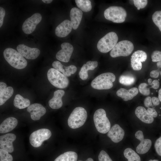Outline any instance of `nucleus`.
<instances>
[{
  "label": "nucleus",
  "instance_id": "nucleus-1",
  "mask_svg": "<svg viewBox=\"0 0 161 161\" xmlns=\"http://www.w3.org/2000/svg\"><path fill=\"white\" fill-rule=\"evenodd\" d=\"M3 55L8 64L15 68L23 69L27 65L26 60L18 51L13 49H6L4 51Z\"/></svg>",
  "mask_w": 161,
  "mask_h": 161
},
{
  "label": "nucleus",
  "instance_id": "nucleus-2",
  "mask_svg": "<svg viewBox=\"0 0 161 161\" xmlns=\"http://www.w3.org/2000/svg\"><path fill=\"white\" fill-rule=\"evenodd\" d=\"M115 78V75L112 73H103L92 80L91 86L93 88L98 90L109 89L113 86V82Z\"/></svg>",
  "mask_w": 161,
  "mask_h": 161
},
{
  "label": "nucleus",
  "instance_id": "nucleus-3",
  "mask_svg": "<svg viewBox=\"0 0 161 161\" xmlns=\"http://www.w3.org/2000/svg\"><path fill=\"white\" fill-rule=\"evenodd\" d=\"M87 117V112L84 108L77 107L73 110L68 118V125L72 129L79 128L84 125Z\"/></svg>",
  "mask_w": 161,
  "mask_h": 161
},
{
  "label": "nucleus",
  "instance_id": "nucleus-4",
  "mask_svg": "<svg viewBox=\"0 0 161 161\" xmlns=\"http://www.w3.org/2000/svg\"><path fill=\"white\" fill-rule=\"evenodd\" d=\"M93 120L96 129L100 133L106 134L110 129L111 124L104 109H99L95 111Z\"/></svg>",
  "mask_w": 161,
  "mask_h": 161
},
{
  "label": "nucleus",
  "instance_id": "nucleus-5",
  "mask_svg": "<svg viewBox=\"0 0 161 161\" xmlns=\"http://www.w3.org/2000/svg\"><path fill=\"white\" fill-rule=\"evenodd\" d=\"M104 15L107 19L115 23L124 22L127 16L125 10L121 7L112 6L104 11Z\"/></svg>",
  "mask_w": 161,
  "mask_h": 161
},
{
  "label": "nucleus",
  "instance_id": "nucleus-6",
  "mask_svg": "<svg viewBox=\"0 0 161 161\" xmlns=\"http://www.w3.org/2000/svg\"><path fill=\"white\" fill-rule=\"evenodd\" d=\"M118 40V37L116 33L109 32L99 41L97 44V48L102 53H107L114 47Z\"/></svg>",
  "mask_w": 161,
  "mask_h": 161
},
{
  "label": "nucleus",
  "instance_id": "nucleus-7",
  "mask_svg": "<svg viewBox=\"0 0 161 161\" xmlns=\"http://www.w3.org/2000/svg\"><path fill=\"white\" fill-rule=\"evenodd\" d=\"M47 77L50 83L57 88L64 89L68 86L69 81L67 77L54 68L48 70Z\"/></svg>",
  "mask_w": 161,
  "mask_h": 161
},
{
  "label": "nucleus",
  "instance_id": "nucleus-8",
  "mask_svg": "<svg viewBox=\"0 0 161 161\" xmlns=\"http://www.w3.org/2000/svg\"><path fill=\"white\" fill-rule=\"evenodd\" d=\"M134 48L132 42L127 40H123L116 44L111 50L110 54L112 58L127 56L131 53Z\"/></svg>",
  "mask_w": 161,
  "mask_h": 161
},
{
  "label": "nucleus",
  "instance_id": "nucleus-9",
  "mask_svg": "<svg viewBox=\"0 0 161 161\" xmlns=\"http://www.w3.org/2000/svg\"><path fill=\"white\" fill-rule=\"evenodd\" d=\"M51 135V131L48 129H38L30 134L29 138L30 143L34 147H39L44 141L49 139Z\"/></svg>",
  "mask_w": 161,
  "mask_h": 161
},
{
  "label": "nucleus",
  "instance_id": "nucleus-10",
  "mask_svg": "<svg viewBox=\"0 0 161 161\" xmlns=\"http://www.w3.org/2000/svg\"><path fill=\"white\" fill-rule=\"evenodd\" d=\"M42 18L40 13H36L27 18L22 26V30L26 34H30L32 32L37 25L41 22Z\"/></svg>",
  "mask_w": 161,
  "mask_h": 161
},
{
  "label": "nucleus",
  "instance_id": "nucleus-11",
  "mask_svg": "<svg viewBox=\"0 0 161 161\" xmlns=\"http://www.w3.org/2000/svg\"><path fill=\"white\" fill-rule=\"evenodd\" d=\"M135 136L140 141L136 148L137 152L140 154H144L148 152L151 145V140L149 139H144L143 132L140 130L135 133Z\"/></svg>",
  "mask_w": 161,
  "mask_h": 161
},
{
  "label": "nucleus",
  "instance_id": "nucleus-12",
  "mask_svg": "<svg viewBox=\"0 0 161 161\" xmlns=\"http://www.w3.org/2000/svg\"><path fill=\"white\" fill-rule=\"evenodd\" d=\"M18 51L23 57L28 59H34L40 55V50L35 48H31L22 44L18 45L16 48Z\"/></svg>",
  "mask_w": 161,
  "mask_h": 161
},
{
  "label": "nucleus",
  "instance_id": "nucleus-13",
  "mask_svg": "<svg viewBox=\"0 0 161 161\" xmlns=\"http://www.w3.org/2000/svg\"><path fill=\"white\" fill-rule=\"evenodd\" d=\"M147 58V54L144 51L138 50L134 52L131 59V64L132 69L135 70H141L142 66L141 63L145 62Z\"/></svg>",
  "mask_w": 161,
  "mask_h": 161
},
{
  "label": "nucleus",
  "instance_id": "nucleus-14",
  "mask_svg": "<svg viewBox=\"0 0 161 161\" xmlns=\"http://www.w3.org/2000/svg\"><path fill=\"white\" fill-rule=\"evenodd\" d=\"M61 49L56 54V58L60 61L64 62H68L73 51V47L70 43L64 42L61 45Z\"/></svg>",
  "mask_w": 161,
  "mask_h": 161
},
{
  "label": "nucleus",
  "instance_id": "nucleus-15",
  "mask_svg": "<svg viewBox=\"0 0 161 161\" xmlns=\"http://www.w3.org/2000/svg\"><path fill=\"white\" fill-rule=\"evenodd\" d=\"M16 138V135L13 133H8L0 136V148L10 153L13 152L14 148L13 143Z\"/></svg>",
  "mask_w": 161,
  "mask_h": 161
},
{
  "label": "nucleus",
  "instance_id": "nucleus-16",
  "mask_svg": "<svg viewBox=\"0 0 161 161\" xmlns=\"http://www.w3.org/2000/svg\"><path fill=\"white\" fill-rule=\"evenodd\" d=\"M27 111L30 114L31 119L34 120H39L46 113L45 108L41 104L35 103L27 107Z\"/></svg>",
  "mask_w": 161,
  "mask_h": 161
},
{
  "label": "nucleus",
  "instance_id": "nucleus-17",
  "mask_svg": "<svg viewBox=\"0 0 161 161\" xmlns=\"http://www.w3.org/2000/svg\"><path fill=\"white\" fill-rule=\"evenodd\" d=\"M125 134L124 130L117 124H115L110 128L107 135L114 143H117L123 139Z\"/></svg>",
  "mask_w": 161,
  "mask_h": 161
},
{
  "label": "nucleus",
  "instance_id": "nucleus-18",
  "mask_svg": "<svg viewBox=\"0 0 161 161\" xmlns=\"http://www.w3.org/2000/svg\"><path fill=\"white\" fill-rule=\"evenodd\" d=\"M72 28L70 21L65 20L56 27L55 31V34L58 37H65L71 32Z\"/></svg>",
  "mask_w": 161,
  "mask_h": 161
},
{
  "label": "nucleus",
  "instance_id": "nucleus-19",
  "mask_svg": "<svg viewBox=\"0 0 161 161\" xmlns=\"http://www.w3.org/2000/svg\"><path fill=\"white\" fill-rule=\"evenodd\" d=\"M53 68L61 72L66 76L69 77L72 74H74L77 71L76 67L73 65H71L68 66H65L63 65L60 62L55 61L52 64Z\"/></svg>",
  "mask_w": 161,
  "mask_h": 161
},
{
  "label": "nucleus",
  "instance_id": "nucleus-20",
  "mask_svg": "<svg viewBox=\"0 0 161 161\" xmlns=\"http://www.w3.org/2000/svg\"><path fill=\"white\" fill-rule=\"evenodd\" d=\"M64 94V91L62 90L55 91L53 97L49 101V106L53 109H57L61 107L63 105L62 98Z\"/></svg>",
  "mask_w": 161,
  "mask_h": 161
},
{
  "label": "nucleus",
  "instance_id": "nucleus-21",
  "mask_svg": "<svg viewBox=\"0 0 161 161\" xmlns=\"http://www.w3.org/2000/svg\"><path fill=\"white\" fill-rule=\"evenodd\" d=\"M83 13L80 9L73 7L70 11L71 22L73 29L76 30L78 27L81 20Z\"/></svg>",
  "mask_w": 161,
  "mask_h": 161
},
{
  "label": "nucleus",
  "instance_id": "nucleus-22",
  "mask_svg": "<svg viewBox=\"0 0 161 161\" xmlns=\"http://www.w3.org/2000/svg\"><path fill=\"white\" fill-rule=\"evenodd\" d=\"M18 123L17 119L14 117L6 118L0 124V133H6L11 131L16 127Z\"/></svg>",
  "mask_w": 161,
  "mask_h": 161
},
{
  "label": "nucleus",
  "instance_id": "nucleus-23",
  "mask_svg": "<svg viewBox=\"0 0 161 161\" xmlns=\"http://www.w3.org/2000/svg\"><path fill=\"white\" fill-rule=\"evenodd\" d=\"M135 114L142 122L150 124L154 121L153 117L149 114L145 108L142 106H138L135 109Z\"/></svg>",
  "mask_w": 161,
  "mask_h": 161
},
{
  "label": "nucleus",
  "instance_id": "nucleus-24",
  "mask_svg": "<svg viewBox=\"0 0 161 161\" xmlns=\"http://www.w3.org/2000/svg\"><path fill=\"white\" fill-rule=\"evenodd\" d=\"M138 93V90L136 87L132 88L128 90L124 88H121L116 92L117 95L125 101L132 99Z\"/></svg>",
  "mask_w": 161,
  "mask_h": 161
},
{
  "label": "nucleus",
  "instance_id": "nucleus-25",
  "mask_svg": "<svg viewBox=\"0 0 161 161\" xmlns=\"http://www.w3.org/2000/svg\"><path fill=\"white\" fill-rule=\"evenodd\" d=\"M30 100L24 98L19 94L16 95L13 101V105L16 108L20 109L28 107L30 105Z\"/></svg>",
  "mask_w": 161,
  "mask_h": 161
},
{
  "label": "nucleus",
  "instance_id": "nucleus-26",
  "mask_svg": "<svg viewBox=\"0 0 161 161\" xmlns=\"http://www.w3.org/2000/svg\"><path fill=\"white\" fill-rule=\"evenodd\" d=\"M77 159L78 155L76 152L69 151L59 155L54 161H77Z\"/></svg>",
  "mask_w": 161,
  "mask_h": 161
},
{
  "label": "nucleus",
  "instance_id": "nucleus-27",
  "mask_svg": "<svg viewBox=\"0 0 161 161\" xmlns=\"http://www.w3.org/2000/svg\"><path fill=\"white\" fill-rule=\"evenodd\" d=\"M13 88L8 86L0 93V105L3 104L12 95L13 93Z\"/></svg>",
  "mask_w": 161,
  "mask_h": 161
},
{
  "label": "nucleus",
  "instance_id": "nucleus-28",
  "mask_svg": "<svg viewBox=\"0 0 161 161\" xmlns=\"http://www.w3.org/2000/svg\"><path fill=\"white\" fill-rule=\"evenodd\" d=\"M124 157L128 161H140L139 156L131 148H128L126 149L123 152Z\"/></svg>",
  "mask_w": 161,
  "mask_h": 161
},
{
  "label": "nucleus",
  "instance_id": "nucleus-29",
  "mask_svg": "<svg viewBox=\"0 0 161 161\" xmlns=\"http://www.w3.org/2000/svg\"><path fill=\"white\" fill-rule=\"evenodd\" d=\"M75 2L77 7L84 12L90 11L92 8L91 1L89 0H76Z\"/></svg>",
  "mask_w": 161,
  "mask_h": 161
},
{
  "label": "nucleus",
  "instance_id": "nucleus-30",
  "mask_svg": "<svg viewBox=\"0 0 161 161\" xmlns=\"http://www.w3.org/2000/svg\"><path fill=\"white\" fill-rule=\"evenodd\" d=\"M135 80V78L133 75H128L120 76L119 80V81L120 83L126 86L132 84Z\"/></svg>",
  "mask_w": 161,
  "mask_h": 161
},
{
  "label": "nucleus",
  "instance_id": "nucleus-31",
  "mask_svg": "<svg viewBox=\"0 0 161 161\" xmlns=\"http://www.w3.org/2000/svg\"><path fill=\"white\" fill-rule=\"evenodd\" d=\"M95 69V68L90 66L86 64H84L81 68L79 73L80 78L83 80L87 79L88 77V71L89 70H93Z\"/></svg>",
  "mask_w": 161,
  "mask_h": 161
},
{
  "label": "nucleus",
  "instance_id": "nucleus-32",
  "mask_svg": "<svg viewBox=\"0 0 161 161\" xmlns=\"http://www.w3.org/2000/svg\"><path fill=\"white\" fill-rule=\"evenodd\" d=\"M152 19L161 32V10L155 11L152 16Z\"/></svg>",
  "mask_w": 161,
  "mask_h": 161
},
{
  "label": "nucleus",
  "instance_id": "nucleus-33",
  "mask_svg": "<svg viewBox=\"0 0 161 161\" xmlns=\"http://www.w3.org/2000/svg\"><path fill=\"white\" fill-rule=\"evenodd\" d=\"M7 151L0 149V161H13V158Z\"/></svg>",
  "mask_w": 161,
  "mask_h": 161
},
{
  "label": "nucleus",
  "instance_id": "nucleus-34",
  "mask_svg": "<svg viewBox=\"0 0 161 161\" xmlns=\"http://www.w3.org/2000/svg\"><path fill=\"white\" fill-rule=\"evenodd\" d=\"M148 85L145 83H140L138 86V90L143 95L148 96L150 93L149 88H147Z\"/></svg>",
  "mask_w": 161,
  "mask_h": 161
},
{
  "label": "nucleus",
  "instance_id": "nucleus-35",
  "mask_svg": "<svg viewBox=\"0 0 161 161\" xmlns=\"http://www.w3.org/2000/svg\"><path fill=\"white\" fill-rule=\"evenodd\" d=\"M99 161H113L109 155L104 150H102L98 157Z\"/></svg>",
  "mask_w": 161,
  "mask_h": 161
},
{
  "label": "nucleus",
  "instance_id": "nucleus-36",
  "mask_svg": "<svg viewBox=\"0 0 161 161\" xmlns=\"http://www.w3.org/2000/svg\"><path fill=\"white\" fill-rule=\"evenodd\" d=\"M151 58L153 62L161 61V52L158 50L154 51L151 54Z\"/></svg>",
  "mask_w": 161,
  "mask_h": 161
},
{
  "label": "nucleus",
  "instance_id": "nucleus-37",
  "mask_svg": "<svg viewBox=\"0 0 161 161\" xmlns=\"http://www.w3.org/2000/svg\"><path fill=\"white\" fill-rule=\"evenodd\" d=\"M134 6L137 8L142 9L146 7L147 4V0H134Z\"/></svg>",
  "mask_w": 161,
  "mask_h": 161
},
{
  "label": "nucleus",
  "instance_id": "nucleus-38",
  "mask_svg": "<svg viewBox=\"0 0 161 161\" xmlns=\"http://www.w3.org/2000/svg\"><path fill=\"white\" fill-rule=\"evenodd\" d=\"M154 146L157 153L161 156V136L156 140Z\"/></svg>",
  "mask_w": 161,
  "mask_h": 161
},
{
  "label": "nucleus",
  "instance_id": "nucleus-39",
  "mask_svg": "<svg viewBox=\"0 0 161 161\" xmlns=\"http://www.w3.org/2000/svg\"><path fill=\"white\" fill-rule=\"evenodd\" d=\"M151 98L150 97H146L144 100V103L145 106L148 108L151 106L154 108V106L152 103Z\"/></svg>",
  "mask_w": 161,
  "mask_h": 161
},
{
  "label": "nucleus",
  "instance_id": "nucleus-40",
  "mask_svg": "<svg viewBox=\"0 0 161 161\" xmlns=\"http://www.w3.org/2000/svg\"><path fill=\"white\" fill-rule=\"evenodd\" d=\"M5 14V11L4 9L1 7H0V27L2 26L3 23L4 17Z\"/></svg>",
  "mask_w": 161,
  "mask_h": 161
},
{
  "label": "nucleus",
  "instance_id": "nucleus-41",
  "mask_svg": "<svg viewBox=\"0 0 161 161\" xmlns=\"http://www.w3.org/2000/svg\"><path fill=\"white\" fill-rule=\"evenodd\" d=\"M160 72L159 69L152 71L150 73L151 77L154 78H157L159 75Z\"/></svg>",
  "mask_w": 161,
  "mask_h": 161
},
{
  "label": "nucleus",
  "instance_id": "nucleus-42",
  "mask_svg": "<svg viewBox=\"0 0 161 161\" xmlns=\"http://www.w3.org/2000/svg\"><path fill=\"white\" fill-rule=\"evenodd\" d=\"M147 111L153 117H157V113L154 108L148 107L147 109Z\"/></svg>",
  "mask_w": 161,
  "mask_h": 161
},
{
  "label": "nucleus",
  "instance_id": "nucleus-43",
  "mask_svg": "<svg viewBox=\"0 0 161 161\" xmlns=\"http://www.w3.org/2000/svg\"><path fill=\"white\" fill-rule=\"evenodd\" d=\"M149 85L151 86V88L154 89H157L159 87L160 83L158 80H155L153 81Z\"/></svg>",
  "mask_w": 161,
  "mask_h": 161
},
{
  "label": "nucleus",
  "instance_id": "nucleus-44",
  "mask_svg": "<svg viewBox=\"0 0 161 161\" xmlns=\"http://www.w3.org/2000/svg\"><path fill=\"white\" fill-rule=\"evenodd\" d=\"M88 65L95 68L97 67L98 65V63L96 61H88L86 63Z\"/></svg>",
  "mask_w": 161,
  "mask_h": 161
},
{
  "label": "nucleus",
  "instance_id": "nucleus-45",
  "mask_svg": "<svg viewBox=\"0 0 161 161\" xmlns=\"http://www.w3.org/2000/svg\"><path fill=\"white\" fill-rule=\"evenodd\" d=\"M152 102L154 106L158 105L160 103V100L158 98L153 97L152 98Z\"/></svg>",
  "mask_w": 161,
  "mask_h": 161
},
{
  "label": "nucleus",
  "instance_id": "nucleus-46",
  "mask_svg": "<svg viewBox=\"0 0 161 161\" xmlns=\"http://www.w3.org/2000/svg\"><path fill=\"white\" fill-rule=\"evenodd\" d=\"M6 87V84L3 82H0V93Z\"/></svg>",
  "mask_w": 161,
  "mask_h": 161
},
{
  "label": "nucleus",
  "instance_id": "nucleus-47",
  "mask_svg": "<svg viewBox=\"0 0 161 161\" xmlns=\"http://www.w3.org/2000/svg\"><path fill=\"white\" fill-rule=\"evenodd\" d=\"M42 1L44 3L46 4H49L52 1V0H42Z\"/></svg>",
  "mask_w": 161,
  "mask_h": 161
},
{
  "label": "nucleus",
  "instance_id": "nucleus-48",
  "mask_svg": "<svg viewBox=\"0 0 161 161\" xmlns=\"http://www.w3.org/2000/svg\"><path fill=\"white\" fill-rule=\"evenodd\" d=\"M158 97L160 101L161 102V88L158 91Z\"/></svg>",
  "mask_w": 161,
  "mask_h": 161
},
{
  "label": "nucleus",
  "instance_id": "nucleus-49",
  "mask_svg": "<svg viewBox=\"0 0 161 161\" xmlns=\"http://www.w3.org/2000/svg\"><path fill=\"white\" fill-rule=\"evenodd\" d=\"M157 65L158 69H161V61L158 62L157 63Z\"/></svg>",
  "mask_w": 161,
  "mask_h": 161
},
{
  "label": "nucleus",
  "instance_id": "nucleus-50",
  "mask_svg": "<svg viewBox=\"0 0 161 161\" xmlns=\"http://www.w3.org/2000/svg\"><path fill=\"white\" fill-rule=\"evenodd\" d=\"M78 161H83L81 160H79ZM94 161L93 159L91 158H88L86 161Z\"/></svg>",
  "mask_w": 161,
  "mask_h": 161
},
{
  "label": "nucleus",
  "instance_id": "nucleus-51",
  "mask_svg": "<svg viewBox=\"0 0 161 161\" xmlns=\"http://www.w3.org/2000/svg\"><path fill=\"white\" fill-rule=\"evenodd\" d=\"M148 84L149 85L152 82V79L151 78H149L148 80Z\"/></svg>",
  "mask_w": 161,
  "mask_h": 161
},
{
  "label": "nucleus",
  "instance_id": "nucleus-52",
  "mask_svg": "<svg viewBox=\"0 0 161 161\" xmlns=\"http://www.w3.org/2000/svg\"><path fill=\"white\" fill-rule=\"evenodd\" d=\"M148 161H158L157 160H150Z\"/></svg>",
  "mask_w": 161,
  "mask_h": 161
},
{
  "label": "nucleus",
  "instance_id": "nucleus-53",
  "mask_svg": "<svg viewBox=\"0 0 161 161\" xmlns=\"http://www.w3.org/2000/svg\"><path fill=\"white\" fill-rule=\"evenodd\" d=\"M160 75H161V71H160Z\"/></svg>",
  "mask_w": 161,
  "mask_h": 161
},
{
  "label": "nucleus",
  "instance_id": "nucleus-54",
  "mask_svg": "<svg viewBox=\"0 0 161 161\" xmlns=\"http://www.w3.org/2000/svg\"><path fill=\"white\" fill-rule=\"evenodd\" d=\"M140 9V8H137V9L138 10H139Z\"/></svg>",
  "mask_w": 161,
  "mask_h": 161
},
{
  "label": "nucleus",
  "instance_id": "nucleus-55",
  "mask_svg": "<svg viewBox=\"0 0 161 161\" xmlns=\"http://www.w3.org/2000/svg\"><path fill=\"white\" fill-rule=\"evenodd\" d=\"M160 109H161V108H160Z\"/></svg>",
  "mask_w": 161,
  "mask_h": 161
}]
</instances>
